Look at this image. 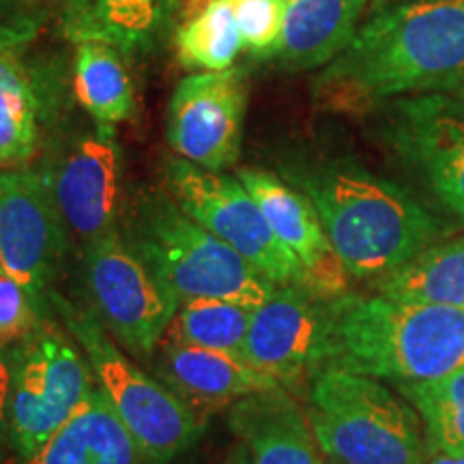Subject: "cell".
Returning a JSON list of instances; mask_svg holds the SVG:
<instances>
[{
  "instance_id": "cell-1",
  "label": "cell",
  "mask_w": 464,
  "mask_h": 464,
  "mask_svg": "<svg viewBox=\"0 0 464 464\" xmlns=\"http://www.w3.org/2000/svg\"><path fill=\"white\" fill-rule=\"evenodd\" d=\"M464 82V0H406L372 11L348 48L312 82L314 102L342 114Z\"/></svg>"
},
{
  "instance_id": "cell-2",
  "label": "cell",
  "mask_w": 464,
  "mask_h": 464,
  "mask_svg": "<svg viewBox=\"0 0 464 464\" xmlns=\"http://www.w3.org/2000/svg\"><path fill=\"white\" fill-rule=\"evenodd\" d=\"M284 181L316 208L351 280H385L450 232L409 189L348 155L293 161Z\"/></svg>"
},
{
  "instance_id": "cell-3",
  "label": "cell",
  "mask_w": 464,
  "mask_h": 464,
  "mask_svg": "<svg viewBox=\"0 0 464 464\" xmlns=\"http://www.w3.org/2000/svg\"><path fill=\"white\" fill-rule=\"evenodd\" d=\"M323 368L379 381L423 382L464 368V310L372 297L324 301ZM318 370V372H321Z\"/></svg>"
},
{
  "instance_id": "cell-4",
  "label": "cell",
  "mask_w": 464,
  "mask_h": 464,
  "mask_svg": "<svg viewBox=\"0 0 464 464\" xmlns=\"http://www.w3.org/2000/svg\"><path fill=\"white\" fill-rule=\"evenodd\" d=\"M121 232L179 301L222 299L258 307L280 288L194 222L168 191L140 194L125 207Z\"/></svg>"
},
{
  "instance_id": "cell-5",
  "label": "cell",
  "mask_w": 464,
  "mask_h": 464,
  "mask_svg": "<svg viewBox=\"0 0 464 464\" xmlns=\"http://www.w3.org/2000/svg\"><path fill=\"white\" fill-rule=\"evenodd\" d=\"M305 415L334 464H430L417 411L372 376L321 370L307 381Z\"/></svg>"
},
{
  "instance_id": "cell-6",
  "label": "cell",
  "mask_w": 464,
  "mask_h": 464,
  "mask_svg": "<svg viewBox=\"0 0 464 464\" xmlns=\"http://www.w3.org/2000/svg\"><path fill=\"white\" fill-rule=\"evenodd\" d=\"M50 305L89 359L95 382L123 421L149 464H170L188 454L205 430V421L179 400L158 376L133 362L86 305L52 290Z\"/></svg>"
},
{
  "instance_id": "cell-7",
  "label": "cell",
  "mask_w": 464,
  "mask_h": 464,
  "mask_svg": "<svg viewBox=\"0 0 464 464\" xmlns=\"http://www.w3.org/2000/svg\"><path fill=\"white\" fill-rule=\"evenodd\" d=\"M7 439L14 456H31L86 402L97 387L89 359L67 329L45 321L9 348Z\"/></svg>"
},
{
  "instance_id": "cell-8",
  "label": "cell",
  "mask_w": 464,
  "mask_h": 464,
  "mask_svg": "<svg viewBox=\"0 0 464 464\" xmlns=\"http://www.w3.org/2000/svg\"><path fill=\"white\" fill-rule=\"evenodd\" d=\"M39 172L69 235L80 246L121 228L125 213V160L114 125L89 119L58 125Z\"/></svg>"
},
{
  "instance_id": "cell-9",
  "label": "cell",
  "mask_w": 464,
  "mask_h": 464,
  "mask_svg": "<svg viewBox=\"0 0 464 464\" xmlns=\"http://www.w3.org/2000/svg\"><path fill=\"white\" fill-rule=\"evenodd\" d=\"M161 177L168 194L194 222L237 249L276 286L305 288L304 266L282 246L239 177L205 170L179 155L164 160Z\"/></svg>"
},
{
  "instance_id": "cell-10",
  "label": "cell",
  "mask_w": 464,
  "mask_h": 464,
  "mask_svg": "<svg viewBox=\"0 0 464 464\" xmlns=\"http://www.w3.org/2000/svg\"><path fill=\"white\" fill-rule=\"evenodd\" d=\"M82 276L89 307L106 332L131 357H153L181 301L150 274L121 228L82 246Z\"/></svg>"
},
{
  "instance_id": "cell-11",
  "label": "cell",
  "mask_w": 464,
  "mask_h": 464,
  "mask_svg": "<svg viewBox=\"0 0 464 464\" xmlns=\"http://www.w3.org/2000/svg\"><path fill=\"white\" fill-rule=\"evenodd\" d=\"M381 136L432 200L464 224V114L454 95L426 92L382 103Z\"/></svg>"
},
{
  "instance_id": "cell-12",
  "label": "cell",
  "mask_w": 464,
  "mask_h": 464,
  "mask_svg": "<svg viewBox=\"0 0 464 464\" xmlns=\"http://www.w3.org/2000/svg\"><path fill=\"white\" fill-rule=\"evenodd\" d=\"M69 230L39 168L0 172V269L50 301Z\"/></svg>"
},
{
  "instance_id": "cell-13",
  "label": "cell",
  "mask_w": 464,
  "mask_h": 464,
  "mask_svg": "<svg viewBox=\"0 0 464 464\" xmlns=\"http://www.w3.org/2000/svg\"><path fill=\"white\" fill-rule=\"evenodd\" d=\"M246 108L247 86L239 69L191 73L168 102L166 140L179 158L224 172L239 161Z\"/></svg>"
},
{
  "instance_id": "cell-14",
  "label": "cell",
  "mask_w": 464,
  "mask_h": 464,
  "mask_svg": "<svg viewBox=\"0 0 464 464\" xmlns=\"http://www.w3.org/2000/svg\"><path fill=\"white\" fill-rule=\"evenodd\" d=\"M324 301L301 286H280L252 314L241 359L284 390L323 368Z\"/></svg>"
},
{
  "instance_id": "cell-15",
  "label": "cell",
  "mask_w": 464,
  "mask_h": 464,
  "mask_svg": "<svg viewBox=\"0 0 464 464\" xmlns=\"http://www.w3.org/2000/svg\"><path fill=\"white\" fill-rule=\"evenodd\" d=\"M237 177L263 208L266 222L282 246L304 266L307 293L323 301L348 295L351 276L334 252L312 202L274 172L243 168Z\"/></svg>"
},
{
  "instance_id": "cell-16",
  "label": "cell",
  "mask_w": 464,
  "mask_h": 464,
  "mask_svg": "<svg viewBox=\"0 0 464 464\" xmlns=\"http://www.w3.org/2000/svg\"><path fill=\"white\" fill-rule=\"evenodd\" d=\"M153 357L155 376L202 421L254 393L284 390L276 379L230 353L160 344Z\"/></svg>"
},
{
  "instance_id": "cell-17",
  "label": "cell",
  "mask_w": 464,
  "mask_h": 464,
  "mask_svg": "<svg viewBox=\"0 0 464 464\" xmlns=\"http://www.w3.org/2000/svg\"><path fill=\"white\" fill-rule=\"evenodd\" d=\"M179 0H61L58 26L72 44L112 45L125 56L149 54L164 42Z\"/></svg>"
},
{
  "instance_id": "cell-18",
  "label": "cell",
  "mask_w": 464,
  "mask_h": 464,
  "mask_svg": "<svg viewBox=\"0 0 464 464\" xmlns=\"http://www.w3.org/2000/svg\"><path fill=\"white\" fill-rule=\"evenodd\" d=\"M228 411L230 430L254 464H324L305 411L286 390L254 393Z\"/></svg>"
},
{
  "instance_id": "cell-19",
  "label": "cell",
  "mask_w": 464,
  "mask_h": 464,
  "mask_svg": "<svg viewBox=\"0 0 464 464\" xmlns=\"http://www.w3.org/2000/svg\"><path fill=\"white\" fill-rule=\"evenodd\" d=\"M5 464H149L112 404L95 387L86 402L31 456Z\"/></svg>"
},
{
  "instance_id": "cell-20",
  "label": "cell",
  "mask_w": 464,
  "mask_h": 464,
  "mask_svg": "<svg viewBox=\"0 0 464 464\" xmlns=\"http://www.w3.org/2000/svg\"><path fill=\"white\" fill-rule=\"evenodd\" d=\"M370 0H288L274 54L284 69L327 67L348 48Z\"/></svg>"
},
{
  "instance_id": "cell-21",
  "label": "cell",
  "mask_w": 464,
  "mask_h": 464,
  "mask_svg": "<svg viewBox=\"0 0 464 464\" xmlns=\"http://www.w3.org/2000/svg\"><path fill=\"white\" fill-rule=\"evenodd\" d=\"M72 69L75 102L89 119L116 127L133 114L136 86L123 52L97 42L78 44Z\"/></svg>"
},
{
  "instance_id": "cell-22",
  "label": "cell",
  "mask_w": 464,
  "mask_h": 464,
  "mask_svg": "<svg viewBox=\"0 0 464 464\" xmlns=\"http://www.w3.org/2000/svg\"><path fill=\"white\" fill-rule=\"evenodd\" d=\"M374 286L393 299L464 310V237L434 243Z\"/></svg>"
},
{
  "instance_id": "cell-23",
  "label": "cell",
  "mask_w": 464,
  "mask_h": 464,
  "mask_svg": "<svg viewBox=\"0 0 464 464\" xmlns=\"http://www.w3.org/2000/svg\"><path fill=\"white\" fill-rule=\"evenodd\" d=\"M172 42L177 61L196 73L232 69L243 42L230 0H205L177 26Z\"/></svg>"
},
{
  "instance_id": "cell-24",
  "label": "cell",
  "mask_w": 464,
  "mask_h": 464,
  "mask_svg": "<svg viewBox=\"0 0 464 464\" xmlns=\"http://www.w3.org/2000/svg\"><path fill=\"white\" fill-rule=\"evenodd\" d=\"M256 307L222 299L181 301L161 344H181L239 355Z\"/></svg>"
},
{
  "instance_id": "cell-25",
  "label": "cell",
  "mask_w": 464,
  "mask_h": 464,
  "mask_svg": "<svg viewBox=\"0 0 464 464\" xmlns=\"http://www.w3.org/2000/svg\"><path fill=\"white\" fill-rule=\"evenodd\" d=\"M396 387L423 421L430 456L464 458V368L434 381Z\"/></svg>"
},
{
  "instance_id": "cell-26",
  "label": "cell",
  "mask_w": 464,
  "mask_h": 464,
  "mask_svg": "<svg viewBox=\"0 0 464 464\" xmlns=\"http://www.w3.org/2000/svg\"><path fill=\"white\" fill-rule=\"evenodd\" d=\"M44 123L54 125L50 110L37 95L0 89V166L22 168L42 147Z\"/></svg>"
},
{
  "instance_id": "cell-27",
  "label": "cell",
  "mask_w": 464,
  "mask_h": 464,
  "mask_svg": "<svg viewBox=\"0 0 464 464\" xmlns=\"http://www.w3.org/2000/svg\"><path fill=\"white\" fill-rule=\"evenodd\" d=\"M48 305L50 301L39 299L0 269V348L9 351L39 329Z\"/></svg>"
},
{
  "instance_id": "cell-28",
  "label": "cell",
  "mask_w": 464,
  "mask_h": 464,
  "mask_svg": "<svg viewBox=\"0 0 464 464\" xmlns=\"http://www.w3.org/2000/svg\"><path fill=\"white\" fill-rule=\"evenodd\" d=\"M232 14L239 26L243 50L258 58H271L280 42L284 0H230Z\"/></svg>"
},
{
  "instance_id": "cell-29",
  "label": "cell",
  "mask_w": 464,
  "mask_h": 464,
  "mask_svg": "<svg viewBox=\"0 0 464 464\" xmlns=\"http://www.w3.org/2000/svg\"><path fill=\"white\" fill-rule=\"evenodd\" d=\"M0 89L33 92L50 110L54 123L61 121V86L54 82L50 69L26 63L22 52L0 54Z\"/></svg>"
},
{
  "instance_id": "cell-30",
  "label": "cell",
  "mask_w": 464,
  "mask_h": 464,
  "mask_svg": "<svg viewBox=\"0 0 464 464\" xmlns=\"http://www.w3.org/2000/svg\"><path fill=\"white\" fill-rule=\"evenodd\" d=\"M50 7L37 0H0V54L24 52L48 22Z\"/></svg>"
},
{
  "instance_id": "cell-31",
  "label": "cell",
  "mask_w": 464,
  "mask_h": 464,
  "mask_svg": "<svg viewBox=\"0 0 464 464\" xmlns=\"http://www.w3.org/2000/svg\"><path fill=\"white\" fill-rule=\"evenodd\" d=\"M9 398H11V362L9 353L0 348V443L9 430Z\"/></svg>"
},
{
  "instance_id": "cell-32",
  "label": "cell",
  "mask_w": 464,
  "mask_h": 464,
  "mask_svg": "<svg viewBox=\"0 0 464 464\" xmlns=\"http://www.w3.org/2000/svg\"><path fill=\"white\" fill-rule=\"evenodd\" d=\"M222 464H254V460H252V456H249L246 445L239 443L228 456H226V460Z\"/></svg>"
},
{
  "instance_id": "cell-33",
  "label": "cell",
  "mask_w": 464,
  "mask_h": 464,
  "mask_svg": "<svg viewBox=\"0 0 464 464\" xmlns=\"http://www.w3.org/2000/svg\"><path fill=\"white\" fill-rule=\"evenodd\" d=\"M398 3H406V0H370L368 14H372V11H379V9L390 7V5H398Z\"/></svg>"
},
{
  "instance_id": "cell-34",
  "label": "cell",
  "mask_w": 464,
  "mask_h": 464,
  "mask_svg": "<svg viewBox=\"0 0 464 464\" xmlns=\"http://www.w3.org/2000/svg\"><path fill=\"white\" fill-rule=\"evenodd\" d=\"M430 464H464V458H448V456H430Z\"/></svg>"
},
{
  "instance_id": "cell-35",
  "label": "cell",
  "mask_w": 464,
  "mask_h": 464,
  "mask_svg": "<svg viewBox=\"0 0 464 464\" xmlns=\"http://www.w3.org/2000/svg\"><path fill=\"white\" fill-rule=\"evenodd\" d=\"M450 95H454V100L458 102V106H460V110H462V114H464V82L458 86L456 91H451Z\"/></svg>"
},
{
  "instance_id": "cell-36",
  "label": "cell",
  "mask_w": 464,
  "mask_h": 464,
  "mask_svg": "<svg viewBox=\"0 0 464 464\" xmlns=\"http://www.w3.org/2000/svg\"><path fill=\"white\" fill-rule=\"evenodd\" d=\"M37 3H42V5H48V7H50L52 3H61V0H37Z\"/></svg>"
},
{
  "instance_id": "cell-37",
  "label": "cell",
  "mask_w": 464,
  "mask_h": 464,
  "mask_svg": "<svg viewBox=\"0 0 464 464\" xmlns=\"http://www.w3.org/2000/svg\"><path fill=\"white\" fill-rule=\"evenodd\" d=\"M0 172H3V166H0Z\"/></svg>"
},
{
  "instance_id": "cell-38",
  "label": "cell",
  "mask_w": 464,
  "mask_h": 464,
  "mask_svg": "<svg viewBox=\"0 0 464 464\" xmlns=\"http://www.w3.org/2000/svg\"><path fill=\"white\" fill-rule=\"evenodd\" d=\"M284 3H288V0H284Z\"/></svg>"
},
{
  "instance_id": "cell-39",
  "label": "cell",
  "mask_w": 464,
  "mask_h": 464,
  "mask_svg": "<svg viewBox=\"0 0 464 464\" xmlns=\"http://www.w3.org/2000/svg\"><path fill=\"white\" fill-rule=\"evenodd\" d=\"M329 464H334V462H329Z\"/></svg>"
}]
</instances>
